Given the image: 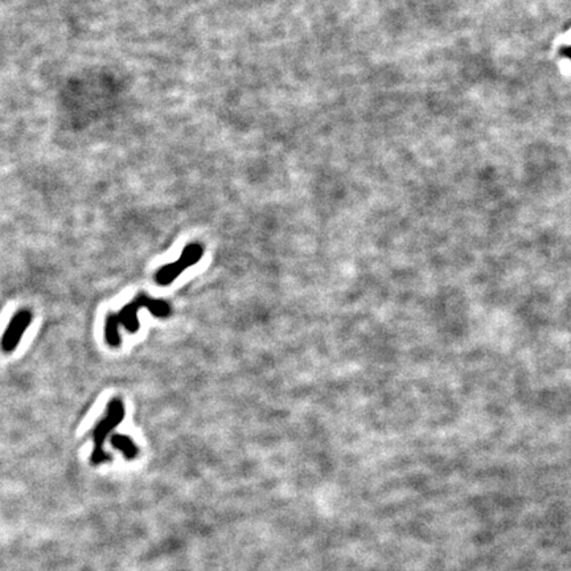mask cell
Wrapping results in <instances>:
<instances>
[{
    "label": "cell",
    "mask_w": 571,
    "mask_h": 571,
    "mask_svg": "<svg viewBox=\"0 0 571 571\" xmlns=\"http://www.w3.org/2000/svg\"><path fill=\"white\" fill-rule=\"evenodd\" d=\"M111 444H113L114 449H118V450L123 452L127 459L135 458L138 449L134 446L133 440L129 436L115 434V436H111Z\"/></svg>",
    "instance_id": "cell-4"
},
{
    "label": "cell",
    "mask_w": 571,
    "mask_h": 571,
    "mask_svg": "<svg viewBox=\"0 0 571 571\" xmlns=\"http://www.w3.org/2000/svg\"><path fill=\"white\" fill-rule=\"evenodd\" d=\"M123 415H124V410H123L120 400H113L107 406V415L98 423L93 434V439H94V450L91 453L93 465L105 463L111 459L110 455L104 450V443H105L107 436L110 434V431L115 426L120 424Z\"/></svg>",
    "instance_id": "cell-1"
},
{
    "label": "cell",
    "mask_w": 571,
    "mask_h": 571,
    "mask_svg": "<svg viewBox=\"0 0 571 571\" xmlns=\"http://www.w3.org/2000/svg\"><path fill=\"white\" fill-rule=\"evenodd\" d=\"M33 316L30 314V310H20L17 311L14 317L11 319L8 327L6 332L3 333L1 337V350L4 353H11L16 349V346H19L23 335L27 331V328L30 327L32 323Z\"/></svg>",
    "instance_id": "cell-2"
},
{
    "label": "cell",
    "mask_w": 571,
    "mask_h": 571,
    "mask_svg": "<svg viewBox=\"0 0 571 571\" xmlns=\"http://www.w3.org/2000/svg\"><path fill=\"white\" fill-rule=\"evenodd\" d=\"M201 256H203V249L198 245L188 246L184 250L181 259H179L178 262H175V263H172V265H168L166 268H163L162 270L158 271L156 282L160 283V285L171 283L180 272L197 262Z\"/></svg>",
    "instance_id": "cell-3"
}]
</instances>
